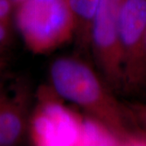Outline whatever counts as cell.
Masks as SVG:
<instances>
[{
	"mask_svg": "<svg viewBox=\"0 0 146 146\" xmlns=\"http://www.w3.org/2000/svg\"><path fill=\"white\" fill-rule=\"evenodd\" d=\"M16 23L29 46L50 47L62 39L71 25L68 0H27L17 7Z\"/></svg>",
	"mask_w": 146,
	"mask_h": 146,
	"instance_id": "1",
	"label": "cell"
},
{
	"mask_svg": "<svg viewBox=\"0 0 146 146\" xmlns=\"http://www.w3.org/2000/svg\"><path fill=\"white\" fill-rule=\"evenodd\" d=\"M115 139L91 120H85L80 124V143L83 145H111Z\"/></svg>",
	"mask_w": 146,
	"mask_h": 146,
	"instance_id": "7",
	"label": "cell"
},
{
	"mask_svg": "<svg viewBox=\"0 0 146 146\" xmlns=\"http://www.w3.org/2000/svg\"><path fill=\"white\" fill-rule=\"evenodd\" d=\"M37 142L48 146H69L80 143V124L61 105L45 106L33 123Z\"/></svg>",
	"mask_w": 146,
	"mask_h": 146,
	"instance_id": "3",
	"label": "cell"
},
{
	"mask_svg": "<svg viewBox=\"0 0 146 146\" xmlns=\"http://www.w3.org/2000/svg\"><path fill=\"white\" fill-rule=\"evenodd\" d=\"M71 10L82 18H94L100 0H68Z\"/></svg>",
	"mask_w": 146,
	"mask_h": 146,
	"instance_id": "8",
	"label": "cell"
},
{
	"mask_svg": "<svg viewBox=\"0 0 146 146\" xmlns=\"http://www.w3.org/2000/svg\"><path fill=\"white\" fill-rule=\"evenodd\" d=\"M13 3L11 0H0V22L7 25Z\"/></svg>",
	"mask_w": 146,
	"mask_h": 146,
	"instance_id": "9",
	"label": "cell"
},
{
	"mask_svg": "<svg viewBox=\"0 0 146 146\" xmlns=\"http://www.w3.org/2000/svg\"><path fill=\"white\" fill-rule=\"evenodd\" d=\"M21 107L14 102H3L0 106V146L10 145L19 140L24 121Z\"/></svg>",
	"mask_w": 146,
	"mask_h": 146,
	"instance_id": "6",
	"label": "cell"
},
{
	"mask_svg": "<svg viewBox=\"0 0 146 146\" xmlns=\"http://www.w3.org/2000/svg\"><path fill=\"white\" fill-rule=\"evenodd\" d=\"M11 3H13V5H16L18 7L19 5H21V3H25L27 0H11Z\"/></svg>",
	"mask_w": 146,
	"mask_h": 146,
	"instance_id": "11",
	"label": "cell"
},
{
	"mask_svg": "<svg viewBox=\"0 0 146 146\" xmlns=\"http://www.w3.org/2000/svg\"><path fill=\"white\" fill-rule=\"evenodd\" d=\"M51 76L57 93L65 99L89 105L99 98L101 89L94 74L87 67L71 59H58L53 64Z\"/></svg>",
	"mask_w": 146,
	"mask_h": 146,
	"instance_id": "2",
	"label": "cell"
},
{
	"mask_svg": "<svg viewBox=\"0 0 146 146\" xmlns=\"http://www.w3.org/2000/svg\"><path fill=\"white\" fill-rule=\"evenodd\" d=\"M7 37H8L7 25L0 22V45L6 42Z\"/></svg>",
	"mask_w": 146,
	"mask_h": 146,
	"instance_id": "10",
	"label": "cell"
},
{
	"mask_svg": "<svg viewBox=\"0 0 146 146\" xmlns=\"http://www.w3.org/2000/svg\"><path fill=\"white\" fill-rule=\"evenodd\" d=\"M119 3L115 0H100L94 16V39L102 49H109L119 36Z\"/></svg>",
	"mask_w": 146,
	"mask_h": 146,
	"instance_id": "5",
	"label": "cell"
},
{
	"mask_svg": "<svg viewBox=\"0 0 146 146\" xmlns=\"http://www.w3.org/2000/svg\"><path fill=\"white\" fill-rule=\"evenodd\" d=\"M115 1H116V2H118V3H119V2H120V1H122V0H115Z\"/></svg>",
	"mask_w": 146,
	"mask_h": 146,
	"instance_id": "13",
	"label": "cell"
},
{
	"mask_svg": "<svg viewBox=\"0 0 146 146\" xmlns=\"http://www.w3.org/2000/svg\"><path fill=\"white\" fill-rule=\"evenodd\" d=\"M4 101V98H1V96H0V106L2 105L3 103V102Z\"/></svg>",
	"mask_w": 146,
	"mask_h": 146,
	"instance_id": "12",
	"label": "cell"
},
{
	"mask_svg": "<svg viewBox=\"0 0 146 146\" xmlns=\"http://www.w3.org/2000/svg\"><path fill=\"white\" fill-rule=\"evenodd\" d=\"M146 28V0H123L118 12L119 36L131 46L138 42Z\"/></svg>",
	"mask_w": 146,
	"mask_h": 146,
	"instance_id": "4",
	"label": "cell"
}]
</instances>
